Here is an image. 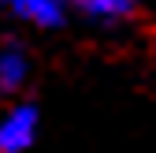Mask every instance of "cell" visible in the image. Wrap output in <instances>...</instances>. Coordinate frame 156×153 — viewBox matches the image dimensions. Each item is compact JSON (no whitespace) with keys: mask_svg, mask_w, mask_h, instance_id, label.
<instances>
[{"mask_svg":"<svg viewBox=\"0 0 156 153\" xmlns=\"http://www.w3.org/2000/svg\"><path fill=\"white\" fill-rule=\"evenodd\" d=\"M41 112L34 105H15L0 116V153H26L37 142Z\"/></svg>","mask_w":156,"mask_h":153,"instance_id":"1","label":"cell"},{"mask_svg":"<svg viewBox=\"0 0 156 153\" xmlns=\"http://www.w3.org/2000/svg\"><path fill=\"white\" fill-rule=\"evenodd\" d=\"M4 4H8V11L15 19H23V23L41 26V30H56V26H63L71 0H4Z\"/></svg>","mask_w":156,"mask_h":153,"instance_id":"2","label":"cell"},{"mask_svg":"<svg viewBox=\"0 0 156 153\" xmlns=\"http://www.w3.org/2000/svg\"><path fill=\"white\" fill-rule=\"evenodd\" d=\"M71 8H74L78 15H86L89 23L115 26V23H126V19L138 15L141 0H71Z\"/></svg>","mask_w":156,"mask_h":153,"instance_id":"3","label":"cell"},{"mask_svg":"<svg viewBox=\"0 0 156 153\" xmlns=\"http://www.w3.org/2000/svg\"><path fill=\"white\" fill-rule=\"evenodd\" d=\"M30 79V56L23 45H0V93L23 90Z\"/></svg>","mask_w":156,"mask_h":153,"instance_id":"4","label":"cell"}]
</instances>
